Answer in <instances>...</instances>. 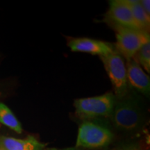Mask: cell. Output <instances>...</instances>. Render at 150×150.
Segmentation results:
<instances>
[{
  "label": "cell",
  "instance_id": "6da1fadb",
  "mask_svg": "<svg viewBox=\"0 0 150 150\" xmlns=\"http://www.w3.org/2000/svg\"><path fill=\"white\" fill-rule=\"evenodd\" d=\"M110 117L117 130L128 133L138 131L144 121L142 108L133 97L117 99Z\"/></svg>",
  "mask_w": 150,
  "mask_h": 150
},
{
  "label": "cell",
  "instance_id": "7a4b0ae2",
  "mask_svg": "<svg viewBox=\"0 0 150 150\" xmlns=\"http://www.w3.org/2000/svg\"><path fill=\"white\" fill-rule=\"evenodd\" d=\"M117 100L115 95L107 93L99 96L74 100L76 113L81 119L90 120L111 115Z\"/></svg>",
  "mask_w": 150,
  "mask_h": 150
},
{
  "label": "cell",
  "instance_id": "3957f363",
  "mask_svg": "<svg viewBox=\"0 0 150 150\" xmlns=\"http://www.w3.org/2000/svg\"><path fill=\"white\" fill-rule=\"evenodd\" d=\"M114 135L106 127L90 121L83 122L80 125L76 138V148L99 149L109 145Z\"/></svg>",
  "mask_w": 150,
  "mask_h": 150
},
{
  "label": "cell",
  "instance_id": "277c9868",
  "mask_svg": "<svg viewBox=\"0 0 150 150\" xmlns=\"http://www.w3.org/2000/svg\"><path fill=\"white\" fill-rule=\"evenodd\" d=\"M99 57L111 82L116 98L120 99L126 97L128 93V82L126 64L122 56L113 51Z\"/></svg>",
  "mask_w": 150,
  "mask_h": 150
},
{
  "label": "cell",
  "instance_id": "5b68a950",
  "mask_svg": "<svg viewBox=\"0 0 150 150\" xmlns=\"http://www.w3.org/2000/svg\"><path fill=\"white\" fill-rule=\"evenodd\" d=\"M116 49L127 60L134 59L140 49L150 41L147 31L115 26Z\"/></svg>",
  "mask_w": 150,
  "mask_h": 150
},
{
  "label": "cell",
  "instance_id": "8992f818",
  "mask_svg": "<svg viewBox=\"0 0 150 150\" xmlns=\"http://www.w3.org/2000/svg\"><path fill=\"white\" fill-rule=\"evenodd\" d=\"M107 16L115 26L141 30L135 21L127 0L110 1Z\"/></svg>",
  "mask_w": 150,
  "mask_h": 150
},
{
  "label": "cell",
  "instance_id": "52a82bcc",
  "mask_svg": "<svg viewBox=\"0 0 150 150\" xmlns=\"http://www.w3.org/2000/svg\"><path fill=\"white\" fill-rule=\"evenodd\" d=\"M68 46L72 52H84L99 56L107 55L114 51L110 43L87 38H73L69 41Z\"/></svg>",
  "mask_w": 150,
  "mask_h": 150
},
{
  "label": "cell",
  "instance_id": "ba28073f",
  "mask_svg": "<svg viewBox=\"0 0 150 150\" xmlns=\"http://www.w3.org/2000/svg\"><path fill=\"white\" fill-rule=\"evenodd\" d=\"M127 82L134 88L146 96H149L150 92L149 76L144 72L143 69L136 60H127L126 64Z\"/></svg>",
  "mask_w": 150,
  "mask_h": 150
},
{
  "label": "cell",
  "instance_id": "9c48e42d",
  "mask_svg": "<svg viewBox=\"0 0 150 150\" xmlns=\"http://www.w3.org/2000/svg\"><path fill=\"white\" fill-rule=\"evenodd\" d=\"M45 144L33 136H29L25 139L0 137V148L6 150H45Z\"/></svg>",
  "mask_w": 150,
  "mask_h": 150
},
{
  "label": "cell",
  "instance_id": "30bf717a",
  "mask_svg": "<svg viewBox=\"0 0 150 150\" xmlns=\"http://www.w3.org/2000/svg\"><path fill=\"white\" fill-rule=\"evenodd\" d=\"M132 12L135 21L142 31H147L149 29L150 16L147 14L142 8L140 1L138 0H127Z\"/></svg>",
  "mask_w": 150,
  "mask_h": 150
},
{
  "label": "cell",
  "instance_id": "8fae6325",
  "mask_svg": "<svg viewBox=\"0 0 150 150\" xmlns=\"http://www.w3.org/2000/svg\"><path fill=\"white\" fill-rule=\"evenodd\" d=\"M0 123L9 127L18 134L22 132L21 124L10 108L2 103H0Z\"/></svg>",
  "mask_w": 150,
  "mask_h": 150
},
{
  "label": "cell",
  "instance_id": "7c38bea8",
  "mask_svg": "<svg viewBox=\"0 0 150 150\" xmlns=\"http://www.w3.org/2000/svg\"><path fill=\"white\" fill-rule=\"evenodd\" d=\"M138 59L140 65H141L148 73L150 72V41L145 43L138 53Z\"/></svg>",
  "mask_w": 150,
  "mask_h": 150
},
{
  "label": "cell",
  "instance_id": "4fadbf2b",
  "mask_svg": "<svg viewBox=\"0 0 150 150\" xmlns=\"http://www.w3.org/2000/svg\"><path fill=\"white\" fill-rule=\"evenodd\" d=\"M117 150H142L139 145L136 143H129L122 146Z\"/></svg>",
  "mask_w": 150,
  "mask_h": 150
},
{
  "label": "cell",
  "instance_id": "5bb4252c",
  "mask_svg": "<svg viewBox=\"0 0 150 150\" xmlns=\"http://www.w3.org/2000/svg\"><path fill=\"white\" fill-rule=\"evenodd\" d=\"M141 5L147 15L150 16V1L149 0H142L140 1Z\"/></svg>",
  "mask_w": 150,
  "mask_h": 150
},
{
  "label": "cell",
  "instance_id": "9a60e30c",
  "mask_svg": "<svg viewBox=\"0 0 150 150\" xmlns=\"http://www.w3.org/2000/svg\"><path fill=\"white\" fill-rule=\"evenodd\" d=\"M48 150H80L79 148L76 147H67L64 148V149H57V148H50Z\"/></svg>",
  "mask_w": 150,
  "mask_h": 150
},
{
  "label": "cell",
  "instance_id": "2e32d148",
  "mask_svg": "<svg viewBox=\"0 0 150 150\" xmlns=\"http://www.w3.org/2000/svg\"><path fill=\"white\" fill-rule=\"evenodd\" d=\"M0 150H6V149H4L2 148H0Z\"/></svg>",
  "mask_w": 150,
  "mask_h": 150
}]
</instances>
